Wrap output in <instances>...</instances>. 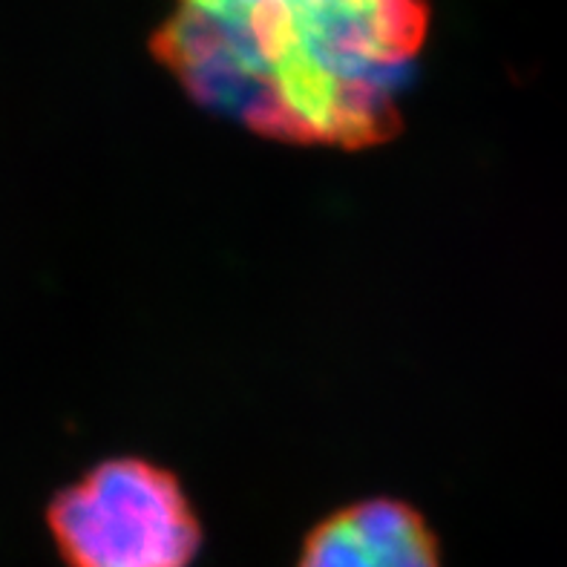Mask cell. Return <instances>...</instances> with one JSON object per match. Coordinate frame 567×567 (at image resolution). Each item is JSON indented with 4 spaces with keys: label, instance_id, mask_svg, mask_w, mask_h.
Returning <instances> with one entry per match:
<instances>
[{
    "label": "cell",
    "instance_id": "obj_1",
    "mask_svg": "<svg viewBox=\"0 0 567 567\" xmlns=\"http://www.w3.org/2000/svg\"><path fill=\"white\" fill-rule=\"evenodd\" d=\"M426 0H176L153 55L196 104L288 144L401 133Z\"/></svg>",
    "mask_w": 567,
    "mask_h": 567
},
{
    "label": "cell",
    "instance_id": "obj_2",
    "mask_svg": "<svg viewBox=\"0 0 567 567\" xmlns=\"http://www.w3.org/2000/svg\"><path fill=\"white\" fill-rule=\"evenodd\" d=\"M47 527L66 567H190L202 525L179 475L147 458H107L58 489Z\"/></svg>",
    "mask_w": 567,
    "mask_h": 567
},
{
    "label": "cell",
    "instance_id": "obj_3",
    "mask_svg": "<svg viewBox=\"0 0 567 567\" xmlns=\"http://www.w3.org/2000/svg\"><path fill=\"white\" fill-rule=\"evenodd\" d=\"M297 567H441V545L412 504L363 498L317 522Z\"/></svg>",
    "mask_w": 567,
    "mask_h": 567
}]
</instances>
